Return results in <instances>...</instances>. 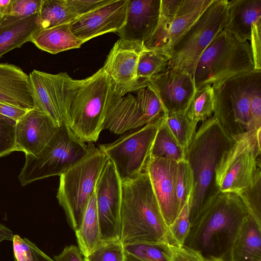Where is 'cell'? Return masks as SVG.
<instances>
[{"label":"cell","instance_id":"cell-1","mask_svg":"<svg viewBox=\"0 0 261 261\" xmlns=\"http://www.w3.org/2000/svg\"><path fill=\"white\" fill-rule=\"evenodd\" d=\"M233 141L213 116L202 122L186 150L185 160L193 177L189 209L191 225L220 192L216 183V168Z\"/></svg>","mask_w":261,"mask_h":261},{"label":"cell","instance_id":"cell-2","mask_svg":"<svg viewBox=\"0 0 261 261\" xmlns=\"http://www.w3.org/2000/svg\"><path fill=\"white\" fill-rule=\"evenodd\" d=\"M248 214L238 193L220 192L191 224L184 245L200 252L205 260H228L232 244Z\"/></svg>","mask_w":261,"mask_h":261},{"label":"cell","instance_id":"cell-3","mask_svg":"<svg viewBox=\"0 0 261 261\" xmlns=\"http://www.w3.org/2000/svg\"><path fill=\"white\" fill-rule=\"evenodd\" d=\"M168 227L147 172L122 181L119 239L123 245L167 243Z\"/></svg>","mask_w":261,"mask_h":261},{"label":"cell","instance_id":"cell-4","mask_svg":"<svg viewBox=\"0 0 261 261\" xmlns=\"http://www.w3.org/2000/svg\"><path fill=\"white\" fill-rule=\"evenodd\" d=\"M214 116L231 137L261 128V70L212 85Z\"/></svg>","mask_w":261,"mask_h":261},{"label":"cell","instance_id":"cell-5","mask_svg":"<svg viewBox=\"0 0 261 261\" xmlns=\"http://www.w3.org/2000/svg\"><path fill=\"white\" fill-rule=\"evenodd\" d=\"M110 91L109 78L102 67L85 79L73 80L66 124L83 142L97 141L103 130Z\"/></svg>","mask_w":261,"mask_h":261},{"label":"cell","instance_id":"cell-6","mask_svg":"<svg viewBox=\"0 0 261 261\" xmlns=\"http://www.w3.org/2000/svg\"><path fill=\"white\" fill-rule=\"evenodd\" d=\"M254 70L250 44L223 29L202 53L193 78L197 90Z\"/></svg>","mask_w":261,"mask_h":261},{"label":"cell","instance_id":"cell-7","mask_svg":"<svg viewBox=\"0 0 261 261\" xmlns=\"http://www.w3.org/2000/svg\"><path fill=\"white\" fill-rule=\"evenodd\" d=\"M89 143L86 156L60 176L57 198L74 231L81 225L99 177L109 160L93 143Z\"/></svg>","mask_w":261,"mask_h":261},{"label":"cell","instance_id":"cell-8","mask_svg":"<svg viewBox=\"0 0 261 261\" xmlns=\"http://www.w3.org/2000/svg\"><path fill=\"white\" fill-rule=\"evenodd\" d=\"M90 143L80 140L65 123L58 127L50 140L36 155L25 154L18 176L22 186L53 176H60L85 158Z\"/></svg>","mask_w":261,"mask_h":261},{"label":"cell","instance_id":"cell-9","mask_svg":"<svg viewBox=\"0 0 261 261\" xmlns=\"http://www.w3.org/2000/svg\"><path fill=\"white\" fill-rule=\"evenodd\" d=\"M229 2L213 0L198 19L175 43L167 69H180L193 76L203 51L226 24Z\"/></svg>","mask_w":261,"mask_h":261},{"label":"cell","instance_id":"cell-10","mask_svg":"<svg viewBox=\"0 0 261 261\" xmlns=\"http://www.w3.org/2000/svg\"><path fill=\"white\" fill-rule=\"evenodd\" d=\"M261 128L233 136L231 146L217 165L216 183L220 192L238 193L261 176Z\"/></svg>","mask_w":261,"mask_h":261},{"label":"cell","instance_id":"cell-11","mask_svg":"<svg viewBox=\"0 0 261 261\" xmlns=\"http://www.w3.org/2000/svg\"><path fill=\"white\" fill-rule=\"evenodd\" d=\"M164 115L145 125L125 133L113 142L98 148L113 163L121 181L134 178L145 171L151 150Z\"/></svg>","mask_w":261,"mask_h":261},{"label":"cell","instance_id":"cell-12","mask_svg":"<svg viewBox=\"0 0 261 261\" xmlns=\"http://www.w3.org/2000/svg\"><path fill=\"white\" fill-rule=\"evenodd\" d=\"M213 1L161 0L158 24L144 48L158 51L169 58V53L175 43Z\"/></svg>","mask_w":261,"mask_h":261},{"label":"cell","instance_id":"cell-13","mask_svg":"<svg viewBox=\"0 0 261 261\" xmlns=\"http://www.w3.org/2000/svg\"><path fill=\"white\" fill-rule=\"evenodd\" d=\"M34 108L46 113L58 127L66 123L73 79L67 73L51 74L33 70L29 75Z\"/></svg>","mask_w":261,"mask_h":261},{"label":"cell","instance_id":"cell-14","mask_svg":"<svg viewBox=\"0 0 261 261\" xmlns=\"http://www.w3.org/2000/svg\"><path fill=\"white\" fill-rule=\"evenodd\" d=\"M95 194L101 241L119 239L122 181L109 159L97 180Z\"/></svg>","mask_w":261,"mask_h":261},{"label":"cell","instance_id":"cell-15","mask_svg":"<svg viewBox=\"0 0 261 261\" xmlns=\"http://www.w3.org/2000/svg\"><path fill=\"white\" fill-rule=\"evenodd\" d=\"M161 0H128L126 18L117 32L122 42L142 50L158 24Z\"/></svg>","mask_w":261,"mask_h":261},{"label":"cell","instance_id":"cell-16","mask_svg":"<svg viewBox=\"0 0 261 261\" xmlns=\"http://www.w3.org/2000/svg\"><path fill=\"white\" fill-rule=\"evenodd\" d=\"M147 86L158 96L164 114L186 112L196 91L193 76L175 68L153 76Z\"/></svg>","mask_w":261,"mask_h":261},{"label":"cell","instance_id":"cell-17","mask_svg":"<svg viewBox=\"0 0 261 261\" xmlns=\"http://www.w3.org/2000/svg\"><path fill=\"white\" fill-rule=\"evenodd\" d=\"M128 0L108 3L69 23L73 34L83 43L110 32H118L125 23Z\"/></svg>","mask_w":261,"mask_h":261},{"label":"cell","instance_id":"cell-18","mask_svg":"<svg viewBox=\"0 0 261 261\" xmlns=\"http://www.w3.org/2000/svg\"><path fill=\"white\" fill-rule=\"evenodd\" d=\"M177 163L150 156L145 168L168 227L181 211L176 190Z\"/></svg>","mask_w":261,"mask_h":261},{"label":"cell","instance_id":"cell-19","mask_svg":"<svg viewBox=\"0 0 261 261\" xmlns=\"http://www.w3.org/2000/svg\"><path fill=\"white\" fill-rule=\"evenodd\" d=\"M140 52L118 39L102 67L109 78L112 90L121 96L145 87L137 77Z\"/></svg>","mask_w":261,"mask_h":261},{"label":"cell","instance_id":"cell-20","mask_svg":"<svg viewBox=\"0 0 261 261\" xmlns=\"http://www.w3.org/2000/svg\"><path fill=\"white\" fill-rule=\"evenodd\" d=\"M57 128L46 113L35 108L29 110L16 121V151L36 155L49 142Z\"/></svg>","mask_w":261,"mask_h":261},{"label":"cell","instance_id":"cell-21","mask_svg":"<svg viewBox=\"0 0 261 261\" xmlns=\"http://www.w3.org/2000/svg\"><path fill=\"white\" fill-rule=\"evenodd\" d=\"M148 124L140 110L136 97L130 93L121 96L111 87L103 129L120 135Z\"/></svg>","mask_w":261,"mask_h":261},{"label":"cell","instance_id":"cell-22","mask_svg":"<svg viewBox=\"0 0 261 261\" xmlns=\"http://www.w3.org/2000/svg\"><path fill=\"white\" fill-rule=\"evenodd\" d=\"M0 103L27 111L34 108L29 75L14 64L0 63Z\"/></svg>","mask_w":261,"mask_h":261},{"label":"cell","instance_id":"cell-23","mask_svg":"<svg viewBox=\"0 0 261 261\" xmlns=\"http://www.w3.org/2000/svg\"><path fill=\"white\" fill-rule=\"evenodd\" d=\"M228 2V17L224 30L241 42L250 41L253 23L261 19V0Z\"/></svg>","mask_w":261,"mask_h":261},{"label":"cell","instance_id":"cell-24","mask_svg":"<svg viewBox=\"0 0 261 261\" xmlns=\"http://www.w3.org/2000/svg\"><path fill=\"white\" fill-rule=\"evenodd\" d=\"M229 261H261V225L246 216L232 244Z\"/></svg>","mask_w":261,"mask_h":261},{"label":"cell","instance_id":"cell-25","mask_svg":"<svg viewBox=\"0 0 261 261\" xmlns=\"http://www.w3.org/2000/svg\"><path fill=\"white\" fill-rule=\"evenodd\" d=\"M30 42L51 54L80 48L84 43L73 34L69 23L38 30L32 35Z\"/></svg>","mask_w":261,"mask_h":261},{"label":"cell","instance_id":"cell-26","mask_svg":"<svg viewBox=\"0 0 261 261\" xmlns=\"http://www.w3.org/2000/svg\"><path fill=\"white\" fill-rule=\"evenodd\" d=\"M81 253L90 254L101 242L95 193L92 196L79 228L74 231Z\"/></svg>","mask_w":261,"mask_h":261},{"label":"cell","instance_id":"cell-27","mask_svg":"<svg viewBox=\"0 0 261 261\" xmlns=\"http://www.w3.org/2000/svg\"><path fill=\"white\" fill-rule=\"evenodd\" d=\"M38 14L0 28V58L30 42L32 35L39 30Z\"/></svg>","mask_w":261,"mask_h":261},{"label":"cell","instance_id":"cell-28","mask_svg":"<svg viewBox=\"0 0 261 261\" xmlns=\"http://www.w3.org/2000/svg\"><path fill=\"white\" fill-rule=\"evenodd\" d=\"M77 17L67 0H42L38 14L39 29L69 23Z\"/></svg>","mask_w":261,"mask_h":261},{"label":"cell","instance_id":"cell-29","mask_svg":"<svg viewBox=\"0 0 261 261\" xmlns=\"http://www.w3.org/2000/svg\"><path fill=\"white\" fill-rule=\"evenodd\" d=\"M150 156L176 162L185 160V151L168 129L164 118L153 141Z\"/></svg>","mask_w":261,"mask_h":261},{"label":"cell","instance_id":"cell-30","mask_svg":"<svg viewBox=\"0 0 261 261\" xmlns=\"http://www.w3.org/2000/svg\"><path fill=\"white\" fill-rule=\"evenodd\" d=\"M169 58L156 50L144 48L140 51L137 68V77L144 86L149 80L167 68Z\"/></svg>","mask_w":261,"mask_h":261},{"label":"cell","instance_id":"cell-31","mask_svg":"<svg viewBox=\"0 0 261 261\" xmlns=\"http://www.w3.org/2000/svg\"><path fill=\"white\" fill-rule=\"evenodd\" d=\"M164 122L179 145L186 151L194 135L197 124L186 112L164 114Z\"/></svg>","mask_w":261,"mask_h":261},{"label":"cell","instance_id":"cell-32","mask_svg":"<svg viewBox=\"0 0 261 261\" xmlns=\"http://www.w3.org/2000/svg\"><path fill=\"white\" fill-rule=\"evenodd\" d=\"M124 246L126 261H171L167 243H141Z\"/></svg>","mask_w":261,"mask_h":261},{"label":"cell","instance_id":"cell-33","mask_svg":"<svg viewBox=\"0 0 261 261\" xmlns=\"http://www.w3.org/2000/svg\"><path fill=\"white\" fill-rule=\"evenodd\" d=\"M214 94L212 86L207 85L197 89L187 114L196 124L204 122L214 113Z\"/></svg>","mask_w":261,"mask_h":261},{"label":"cell","instance_id":"cell-34","mask_svg":"<svg viewBox=\"0 0 261 261\" xmlns=\"http://www.w3.org/2000/svg\"><path fill=\"white\" fill-rule=\"evenodd\" d=\"M42 0H11L0 21V28L39 13Z\"/></svg>","mask_w":261,"mask_h":261},{"label":"cell","instance_id":"cell-35","mask_svg":"<svg viewBox=\"0 0 261 261\" xmlns=\"http://www.w3.org/2000/svg\"><path fill=\"white\" fill-rule=\"evenodd\" d=\"M137 103L148 123L152 122L164 115V110L155 93L148 86L142 87L137 91Z\"/></svg>","mask_w":261,"mask_h":261},{"label":"cell","instance_id":"cell-36","mask_svg":"<svg viewBox=\"0 0 261 261\" xmlns=\"http://www.w3.org/2000/svg\"><path fill=\"white\" fill-rule=\"evenodd\" d=\"M191 195L188 198L176 219L168 227V244L177 246L184 245L191 228V223L189 219Z\"/></svg>","mask_w":261,"mask_h":261},{"label":"cell","instance_id":"cell-37","mask_svg":"<svg viewBox=\"0 0 261 261\" xmlns=\"http://www.w3.org/2000/svg\"><path fill=\"white\" fill-rule=\"evenodd\" d=\"M85 261H125L124 246L119 239L101 241Z\"/></svg>","mask_w":261,"mask_h":261},{"label":"cell","instance_id":"cell-38","mask_svg":"<svg viewBox=\"0 0 261 261\" xmlns=\"http://www.w3.org/2000/svg\"><path fill=\"white\" fill-rule=\"evenodd\" d=\"M261 176L237 193L248 212L261 225Z\"/></svg>","mask_w":261,"mask_h":261},{"label":"cell","instance_id":"cell-39","mask_svg":"<svg viewBox=\"0 0 261 261\" xmlns=\"http://www.w3.org/2000/svg\"><path fill=\"white\" fill-rule=\"evenodd\" d=\"M177 199L181 210L193 190V177L190 167L186 160L177 163L176 179Z\"/></svg>","mask_w":261,"mask_h":261},{"label":"cell","instance_id":"cell-40","mask_svg":"<svg viewBox=\"0 0 261 261\" xmlns=\"http://www.w3.org/2000/svg\"><path fill=\"white\" fill-rule=\"evenodd\" d=\"M16 121L0 114V157L16 151Z\"/></svg>","mask_w":261,"mask_h":261},{"label":"cell","instance_id":"cell-41","mask_svg":"<svg viewBox=\"0 0 261 261\" xmlns=\"http://www.w3.org/2000/svg\"><path fill=\"white\" fill-rule=\"evenodd\" d=\"M12 242L15 261H32L33 243L17 234L14 235Z\"/></svg>","mask_w":261,"mask_h":261},{"label":"cell","instance_id":"cell-42","mask_svg":"<svg viewBox=\"0 0 261 261\" xmlns=\"http://www.w3.org/2000/svg\"><path fill=\"white\" fill-rule=\"evenodd\" d=\"M171 254V261H205L198 251L185 245L168 244Z\"/></svg>","mask_w":261,"mask_h":261},{"label":"cell","instance_id":"cell-43","mask_svg":"<svg viewBox=\"0 0 261 261\" xmlns=\"http://www.w3.org/2000/svg\"><path fill=\"white\" fill-rule=\"evenodd\" d=\"M250 41L255 69L261 70V19L253 23Z\"/></svg>","mask_w":261,"mask_h":261},{"label":"cell","instance_id":"cell-44","mask_svg":"<svg viewBox=\"0 0 261 261\" xmlns=\"http://www.w3.org/2000/svg\"><path fill=\"white\" fill-rule=\"evenodd\" d=\"M110 0H67L79 17L89 13L108 3Z\"/></svg>","mask_w":261,"mask_h":261},{"label":"cell","instance_id":"cell-45","mask_svg":"<svg viewBox=\"0 0 261 261\" xmlns=\"http://www.w3.org/2000/svg\"><path fill=\"white\" fill-rule=\"evenodd\" d=\"M55 261H85L84 257L77 246H66L59 254L54 256Z\"/></svg>","mask_w":261,"mask_h":261},{"label":"cell","instance_id":"cell-46","mask_svg":"<svg viewBox=\"0 0 261 261\" xmlns=\"http://www.w3.org/2000/svg\"><path fill=\"white\" fill-rule=\"evenodd\" d=\"M28 111L14 106L0 103V114L16 121L22 117Z\"/></svg>","mask_w":261,"mask_h":261},{"label":"cell","instance_id":"cell-47","mask_svg":"<svg viewBox=\"0 0 261 261\" xmlns=\"http://www.w3.org/2000/svg\"><path fill=\"white\" fill-rule=\"evenodd\" d=\"M32 250V261H55L54 259L41 250L34 243L33 244Z\"/></svg>","mask_w":261,"mask_h":261},{"label":"cell","instance_id":"cell-48","mask_svg":"<svg viewBox=\"0 0 261 261\" xmlns=\"http://www.w3.org/2000/svg\"><path fill=\"white\" fill-rule=\"evenodd\" d=\"M5 8L6 7L0 6V21L2 18Z\"/></svg>","mask_w":261,"mask_h":261},{"label":"cell","instance_id":"cell-49","mask_svg":"<svg viewBox=\"0 0 261 261\" xmlns=\"http://www.w3.org/2000/svg\"><path fill=\"white\" fill-rule=\"evenodd\" d=\"M205 261H229V260L221 259V258H212V259H206Z\"/></svg>","mask_w":261,"mask_h":261},{"label":"cell","instance_id":"cell-50","mask_svg":"<svg viewBox=\"0 0 261 261\" xmlns=\"http://www.w3.org/2000/svg\"><path fill=\"white\" fill-rule=\"evenodd\" d=\"M125 261H126V259L125 260Z\"/></svg>","mask_w":261,"mask_h":261}]
</instances>
